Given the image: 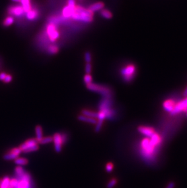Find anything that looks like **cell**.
Returning <instances> with one entry per match:
<instances>
[{"mask_svg":"<svg viewBox=\"0 0 187 188\" xmlns=\"http://www.w3.org/2000/svg\"><path fill=\"white\" fill-rule=\"evenodd\" d=\"M9 188H31L30 176L26 172L17 178L11 180Z\"/></svg>","mask_w":187,"mask_h":188,"instance_id":"2","label":"cell"},{"mask_svg":"<svg viewBox=\"0 0 187 188\" xmlns=\"http://www.w3.org/2000/svg\"><path fill=\"white\" fill-rule=\"evenodd\" d=\"M58 51V48L56 46L51 45L48 48V52L51 54H56Z\"/></svg>","mask_w":187,"mask_h":188,"instance_id":"26","label":"cell"},{"mask_svg":"<svg viewBox=\"0 0 187 188\" xmlns=\"http://www.w3.org/2000/svg\"><path fill=\"white\" fill-rule=\"evenodd\" d=\"M13 21H14V19L12 17H7L4 21H3V26L5 27H8L9 26H11L13 24Z\"/></svg>","mask_w":187,"mask_h":188,"instance_id":"22","label":"cell"},{"mask_svg":"<svg viewBox=\"0 0 187 188\" xmlns=\"http://www.w3.org/2000/svg\"><path fill=\"white\" fill-rule=\"evenodd\" d=\"M78 120L80 121L87 122V123H89V124H96V123L97 122V120H95V119L85 116L84 115H82V114L81 115L79 116Z\"/></svg>","mask_w":187,"mask_h":188,"instance_id":"14","label":"cell"},{"mask_svg":"<svg viewBox=\"0 0 187 188\" xmlns=\"http://www.w3.org/2000/svg\"><path fill=\"white\" fill-rule=\"evenodd\" d=\"M92 80H93V78H92V76H91L90 74H86L85 76V77H84V81H85V84L86 85L91 84V82H92Z\"/></svg>","mask_w":187,"mask_h":188,"instance_id":"28","label":"cell"},{"mask_svg":"<svg viewBox=\"0 0 187 188\" xmlns=\"http://www.w3.org/2000/svg\"><path fill=\"white\" fill-rule=\"evenodd\" d=\"M55 30H56V27L54 24L51 23V24L48 25V26L47 27V33H48V35L50 34H51L52 32H54Z\"/></svg>","mask_w":187,"mask_h":188,"instance_id":"27","label":"cell"},{"mask_svg":"<svg viewBox=\"0 0 187 188\" xmlns=\"http://www.w3.org/2000/svg\"><path fill=\"white\" fill-rule=\"evenodd\" d=\"M38 142L36 139L32 138L24 142L23 143L20 145L19 148L22 152L24 153L32 152L34 151H36L38 149Z\"/></svg>","mask_w":187,"mask_h":188,"instance_id":"4","label":"cell"},{"mask_svg":"<svg viewBox=\"0 0 187 188\" xmlns=\"http://www.w3.org/2000/svg\"><path fill=\"white\" fill-rule=\"evenodd\" d=\"M12 1H14V2H17V3H19L21 1V0H12Z\"/></svg>","mask_w":187,"mask_h":188,"instance_id":"39","label":"cell"},{"mask_svg":"<svg viewBox=\"0 0 187 188\" xmlns=\"http://www.w3.org/2000/svg\"><path fill=\"white\" fill-rule=\"evenodd\" d=\"M85 60L87 63H90L91 62V55L89 52H86L85 53Z\"/></svg>","mask_w":187,"mask_h":188,"instance_id":"32","label":"cell"},{"mask_svg":"<svg viewBox=\"0 0 187 188\" xmlns=\"http://www.w3.org/2000/svg\"><path fill=\"white\" fill-rule=\"evenodd\" d=\"M49 39L51 42H55V41L59 37L58 32L57 31V29L55 30L51 34H50L49 35Z\"/></svg>","mask_w":187,"mask_h":188,"instance_id":"23","label":"cell"},{"mask_svg":"<svg viewBox=\"0 0 187 188\" xmlns=\"http://www.w3.org/2000/svg\"><path fill=\"white\" fill-rule=\"evenodd\" d=\"M138 131L141 134L143 135L147 138H151L154 134V130L152 127H145V126H140L138 127Z\"/></svg>","mask_w":187,"mask_h":188,"instance_id":"11","label":"cell"},{"mask_svg":"<svg viewBox=\"0 0 187 188\" xmlns=\"http://www.w3.org/2000/svg\"><path fill=\"white\" fill-rule=\"evenodd\" d=\"M141 146L142 149V155L146 159H150L152 158L153 155L156 153V149L157 147L154 146L149 141V138H145L141 143Z\"/></svg>","mask_w":187,"mask_h":188,"instance_id":"3","label":"cell"},{"mask_svg":"<svg viewBox=\"0 0 187 188\" xmlns=\"http://www.w3.org/2000/svg\"><path fill=\"white\" fill-rule=\"evenodd\" d=\"M187 109V97L183 100H180L178 103H176L175 107L171 112V115H176L182 112H186Z\"/></svg>","mask_w":187,"mask_h":188,"instance_id":"8","label":"cell"},{"mask_svg":"<svg viewBox=\"0 0 187 188\" xmlns=\"http://www.w3.org/2000/svg\"><path fill=\"white\" fill-rule=\"evenodd\" d=\"M38 11L35 10V9H31L27 13V18L29 20H32L35 19V18L38 16Z\"/></svg>","mask_w":187,"mask_h":188,"instance_id":"20","label":"cell"},{"mask_svg":"<svg viewBox=\"0 0 187 188\" xmlns=\"http://www.w3.org/2000/svg\"><path fill=\"white\" fill-rule=\"evenodd\" d=\"M75 7V6H74V7H71V6H66L65 8H64L63 11V14L64 17L66 18L71 17L72 16V15L73 14V13H74V12Z\"/></svg>","mask_w":187,"mask_h":188,"instance_id":"13","label":"cell"},{"mask_svg":"<svg viewBox=\"0 0 187 188\" xmlns=\"http://www.w3.org/2000/svg\"><path fill=\"white\" fill-rule=\"evenodd\" d=\"M75 0H68L67 1V6H71V7H74L75 6Z\"/></svg>","mask_w":187,"mask_h":188,"instance_id":"35","label":"cell"},{"mask_svg":"<svg viewBox=\"0 0 187 188\" xmlns=\"http://www.w3.org/2000/svg\"><path fill=\"white\" fill-rule=\"evenodd\" d=\"M53 141V138L51 136H47L43 138L39 141V143L41 144H46L51 143Z\"/></svg>","mask_w":187,"mask_h":188,"instance_id":"25","label":"cell"},{"mask_svg":"<svg viewBox=\"0 0 187 188\" xmlns=\"http://www.w3.org/2000/svg\"><path fill=\"white\" fill-rule=\"evenodd\" d=\"M187 112V109H186V112Z\"/></svg>","mask_w":187,"mask_h":188,"instance_id":"40","label":"cell"},{"mask_svg":"<svg viewBox=\"0 0 187 188\" xmlns=\"http://www.w3.org/2000/svg\"><path fill=\"white\" fill-rule=\"evenodd\" d=\"M15 163L18 166H24L28 163V160L24 158H17L15 159Z\"/></svg>","mask_w":187,"mask_h":188,"instance_id":"21","label":"cell"},{"mask_svg":"<svg viewBox=\"0 0 187 188\" xmlns=\"http://www.w3.org/2000/svg\"><path fill=\"white\" fill-rule=\"evenodd\" d=\"M88 89L102 94L104 98H111V91L107 87L91 83L87 85Z\"/></svg>","mask_w":187,"mask_h":188,"instance_id":"6","label":"cell"},{"mask_svg":"<svg viewBox=\"0 0 187 188\" xmlns=\"http://www.w3.org/2000/svg\"><path fill=\"white\" fill-rule=\"evenodd\" d=\"M24 12L23 8L20 6H11L8 9V13L10 15H15L17 17L21 16Z\"/></svg>","mask_w":187,"mask_h":188,"instance_id":"10","label":"cell"},{"mask_svg":"<svg viewBox=\"0 0 187 188\" xmlns=\"http://www.w3.org/2000/svg\"><path fill=\"white\" fill-rule=\"evenodd\" d=\"M53 141L54 143L55 150L57 152L59 153L61 152L62 145L65 143L67 140V136L66 135H62L57 133L53 136Z\"/></svg>","mask_w":187,"mask_h":188,"instance_id":"7","label":"cell"},{"mask_svg":"<svg viewBox=\"0 0 187 188\" xmlns=\"http://www.w3.org/2000/svg\"><path fill=\"white\" fill-rule=\"evenodd\" d=\"M12 80V77L11 75H6L5 79H4V81L5 83H9L11 82Z\"/></svg>","mask_w":187,"mask_h":188,"instance_id":"34","label":"cell"},{"mask_svg":"<svg viewBox=\"0 0 187 188\" xmlns=\"http://www.w3.org/2000/svg\"><path fill=\"white\" fill-rule=\"evenodd\" d=\"M103 121H99V120L97 122L96 126H95V132H100V130H101V128L103 126Z\"/></svg>","mask_w":187,"mask_h":188,"instance_id":"29","label":"cell"},{"mask_svg":"<svg viewBox=\"0 0 187 188\" xmlns=\"http://www.w3.org/2000/svg\"><path fill=\"white\" fill-rule=\"evenodd\" d=\"M91 69H92V66H91V65L90 64V63H87L86 65L85 66V71L87 73V74H89L91 72Z\"/></svg>","mask_w":187,"mask_h":188,"instance_id":"33","label":"cell"},{"mask_svg":"<svg viewBox=\"0 0 187 188\" xmlns=\"http://www.w3.org/2000/svg\"><path fill=\"white\" fill-rule=\"evenodd\" d=\"M117 180L116 179H114H114H112L111 180H110L109 181V183H108V185H107V187L108 188H112L114 187L116 184H117Z\"/></svg>","mask_w":187,"mask_h":188,"instance_id":"30","label":"cell"},{"mask_svg":"<svg viewBox=\"0 0 187 188\" xmlns=\"http://www.w3.org/2000/svg\"><path fill=\"white\" fill-rule=\"evenodd\" d=\"M183 96H184L185 98H186V97H187V86H186V88H185V90L184 91Z\"/></svg>","mask_w":187,"mask_h":188,"instance_id":"38","label":"cell"},{"mask_svg":"<svg viewBox=\"0 0 187 188\" xmlns=\"http://www.w3.org/2000/svg\"><path fill=\"white\" fill-rule=\"evenodd\" d=\"M175 183L173 182V181H171L169 183H168V185H167V186L166 187V188H174L175 187Z\"/></svg>","mask_w":187,"mask_h":188,"instance_id":"36","label":"cell"},{"mask_svg":"<svg viewBox=\"0 0 187 188\" xmlns=\"http://www.w3.org/2000/svg\"><path fill=\"white\" fill-rule=\"evenodd\" d=\"M81 113L82 115H84L85 116L89 117L91 118H94L95 119V120H96L97 118H98V113L88 110H82Z\"/></svg>","mask_w":187,"mask_h":188,"instance_id":"15","label":"cell"},{"mask_svg":"<svg viewBox=\"0 0 187 188\" xmlns=\"http://www.w3.org/2000/svg\"><path fill=\"white\" fill-rule=\"evenodd\" d=\"M104 6V4L102 2H98V3H94L93 4H92V5H91L88 9H89V10L91 11H92L93 12H95V11H99L100 10V9H102L103 8Z\"/></svg>","mask_w":187,"mask_h":188,"instance_id":"16","label":"cell"},{"mask_svg":"<svg viewBox=\"0 0 187 188\" xmlns=\"http://www.w3.org/2000/svg\"><path fill=\"white\" fill-rule=\"evenodd\" d=\"M176 102L172 99H168L165 100L163 104V107L165 111L167 112H172V111L174 109Z\"/></svg>","mask_w":187,"mask_h":188,"instance_id":"12","label":"cell"},{"mask_svg":"<svg viewBox=\"0 0 187 188\" xmlns=\"http://www.w3.org/2000/svg\"><path fill=\"white\" fill-rule=\"evenodd\" d=\"M113 168H114L113 164L111 163H109L106 166V171L108 172H111L113 171Z\"/></svg>","mask_w":187,"mask_h":188,"instance_id":"31","label":"cell"},{"mask_svg":"<svg viewBox=\"0 0 187 188\" xmlns=\"http://www.w3.org/2000/svg\"><path fill=\"white\" fill-rule=\"evenodd\" d=\"M71 17L76 20L91 22L93 20V12L89 9H86L81 6H75Z\"/></svg>","mask_w":187,"mask_h":188,"instance_id":"1","label":"cell"},{"mask_svg":"<svg viewBox=\"0 0 187 188\" xmlns=\"http://www.w3.org/2000/svg\"><path fill=\"white\" fill-rule=\"evenodd\" d=\"M6 73H4V72H2L1 73V74H0V80H4V79H5V77L6 76Z\"/></svg>","mask_w":187,"mask_h":188,"instance_id":"37","label":"cell"},{"mask_svg":"<svg viewBox=\"0 0 187 188\" xmlns=\"http://www.w3.org/2000/svg\"><path fill=\"white\" fill-rule=\"evenodd\" d=\"M101 15L105 18H107V19H109V18H111L112 17V13L110 11H109L108 10H106V9H102L101 11Z\"/></svg>","mask_w":187,"mask_h":188,"instance_id":"24","label":"cell"},{"mask_svg":"<svg viewBox=\"0 0 187 188\" xmlns=\"http://www.w3.org/2000/svg\"><path fill=\"white\" fill-rule=\"evenodd\" d=\"M136 72V68L133 64L126 66L121 71L122 74L124 76V79L126 82H131L134 79Z\"/></svg>","mask_w":187,"mask_h":188,"instance_id":"5","label":"cell"},{"mask_svg":"<svg viewBox=\"0 0 187 188\" xmlns=\"http://www.w3.org/2000/svg\"><path fill=\"white\" fill-rule=\"evenodd\" d=\"M186 116H187V112H186Z\"/></svg>","mask_w":187,"mask_h":188,"instance_id":"41","label":"cell"},{"mask_svg":"<svg viewBox=\"0 0 187 188\" xmlns=\"http://www.w3.org/2000/svg\"><path fill=\"white\" fill-rule=\"evenodd\" d=\"M20 2L22 4V7L23 8V10L25 13H27L31 10L30 0H21Z\"/></svg>","mask_w":187,"mask_h":188,"instance_id":"17","label":"cell"},{"mask_svg":"<svg viewBox=\"0 0 187 188\" xmlns=\"http://www.w3.org/2000/svg\"><path fill=\"white\" fill-rule=\"evenodd\" d=\"M35 134H36V140L39 143V141L42 140L43 136V130L40 126H37L35 127Z\"/></svg>","mask_w":187,"mask_h":188,"instance_id":"19","label":"cell"},{"mask_svg":"<svg viewBox=\"0 0 187 188\" xmlns=\"http://www.w3.org/2000/svg\"><path fill=\"white\" fill-rule=\"evenodd\" d=\"M11 179L7 177L0 180V188H9L10 186Z\"/></svg>","mask_w":187,"mask_h":188,"instance_id":"18","label":"cell"},{"mask_svg":"<svg viewBox=\"0 0 187 188\" xmlns=\"http://www.w3.org/2000/svg\"><path fill=\"white\" fill-rule=\"evenodd\" d=\"M21 152L22 151L19 147L14 148L12 149L9 152L4 155L3 158L5 160H7V161L9 160H15L18 158V156L20 155Z\"/></svg>","mask_w":187,"mask_h":188,"instance_id":"9","label":"cell"}]
</instances>
